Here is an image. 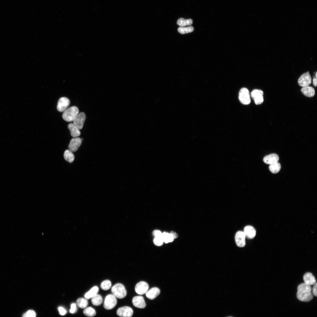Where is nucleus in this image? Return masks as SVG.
<instances>
[{
  "instance_id": "obj_28",
  "label": "nucleus",
  "mask_w": 317,
  "mask_h": 317,
  "mask_svg": "<svg viewBox=\"0 0 317 317\" xmlns=\"http://www.w3.org/2000/svg\"><path fill=\"white\" fill-rule=\"evenodd\" d=\"M84 315L89 317H93L96 315L95 310L91 307L86 308L83 311Z\"/></svg>"
},
{
  "instance_id": "obj_34",
  "label": "nucleus",
  "mask_w": 317,
  "mask_h": 317,
  "mask_svg": "<svg viewBox=\"0 0 317 317\" xmlns=\"http://www.w3.org/2000/svg\"><path fill=\"white\" fill-rule=\"evenodd\" d=\"M162 233L159 230H155L153 232V234L155 237H162Z\"/></svg>"
},
{
  "instance_id": "obj_17",
  "label": "nucleus",
  "mask_w": 317,
  "mask_h": 317,
  "mask_svg": "<svg viewBox=\"0 0 317 317\" xmlns=\"http://www.w3.org/2000/svg\"><path fill=\"white\" fill-rule=\"evenodd\" d=\"M244 232L246 237L248 239H252L255 236L256 231L255 229L252 226L248 225L245 227L244 229Z\"/></svg>"
},
{
  "instance_id": "obj_5",
  "label": "nucleus",
  "mask_w": 317,
  "mask_h": 317,
  "mask_svg": "<svg viewBox=\"0 0 317 317\" xmlns=\"http://www.w3.org/2000/svg\"><path fill=\"white\" fill-rule=\"evenodd\" d=\"M117 303L116 297L113 294H109L105 298L104 307L107 310H110L114 308Z\"/></svg>"
},
{
  "instance_id": "obj_14",
  "label": "nucleus",
  "mask_w": 317,
  "mask_h": 317,
  "mask_svg": "<svg viewBox=\"0 0 317 317\" xmlns=\"http://www.w3.org/2000/svg\"><path fill=\"white\" fill-rule=\"evenodd\" d=\"M132 303L134 306L137 308H143L146 306L144 298L141 296L134 297L132 299Z\"/></svg>"
},
{
  "instance_id": "obj_33",
  "label": "nucleus",
  "mask_w": 317,
  "mask_h": 317,
  "mask_svg": "<svg viewBox=\"0 0 317 317\" xmlns=\"http://www.w3.org/2000/svg\"><path fill=\"white\" fill-rule=\"evenodd\" d=\"M77 310V308L76 304L73 303L71 304V308L70 312L71 313H75Z\"/></svg>"
},
{
  "instance_id": "obj_39",
  "label": "nucleus",
  "mask_w": 317,
  "mask_h": 317,
  "mask_svg": "<svg viewBox=\"0 0 317 317\" xmlns=\"http://www.w3.org/2000/svg\"><path fill=\"white\" fill-rule=\"evenodd\" d=\"M317 72H316V78H317Z\"/></svg>"
},
{
  "instance_id": "obj_13",
  "label": "nucleus",
  "mask_w": 317,
  "mask_h": 317,
  "mask_svg": "<svg viewBox=\"0 0 317 317\" xmlns=\"http://www.w3.org/2000/svg\"><path fill=\"white\" fill-rule=\"evenodd\" d=\"M245 236L243 232L238 231L236 233L235 238L237 245L240 247H243L245 245Z\"/></svg>"
},
{
  "instance_id": "obj_12",
  "label": "nucleus",
  "mask_w": 317,
  "mask_h": 317,
  "mask_svg": "<svg viewBox=\"0 0 317 317\" xmlns=\"http://www.w3.org/2000/svg\"><path fill=\"white\" fill-rule=\"evenodd\" d=\"M82 140L79 137H75L72 139L68 146L69 150L72 152L76 151L80 147Z\"/></svg>"
},
{
  "instance_id": "obj_9",
  "label": "nucleus",
  "mask_w": 317,
  "mask_h": 317,
  "mask_svg": "<svg viewBox=\"0 0 317 317\" xmlns=\"http://www.w3.org/2000/svg\"><path fill=\"white\" fill-rule=\"evenodd\" d=\"M70 104V102L68 99L65 97H62L58 102L57 109L59 112H64L68 109Z\"/></svg>"
},
{
  "instance_id": "obj_26",
  "label": "nucleus",
  "mask_w": 317,
  "mask_h": 317,
  "mask_svg": "<svg viewBox=\"0 0 317 317\" xmlns=\"http://www.w3.org/2000/svg\"><path fill=\"white\" fill-rule=\"evenodd\" d=\"M194 31L193 27L191 26L187 27L180 26L178 29V31L181 34H185L191 33Z\"/></svg>"
},
{
  "instance_id": "obj_2",
  "label": "nucleus",
  "mask_w": 317,
  "mask_h": 317,
  "mask_svg": "<svg viewBox=\"0 0 317 317\" xmlns=\"http://www.w3.org/2000/svg\"><path fill=\"white\" fill-rule=\"evenodd\" d=\"M79 110L76 106H72L65 110L62 115L63 119L67 122L73 121L78 114Z\"/></svg>"
},
{
  "instance_id": "obj_3",
  "label": "nucleus",
  "mask_w": 317,
  "mask_h": 317,
  "mask_svg": "<svg viewBox=\"0 0 317 317\" xmlns=\"http://www.w3.org/2000/svg\"><path fill=\"white\" fill-rule=\"evenodd\" d=\"M111 291L116 298L119 299L124 298L127 295L125 287L121 283H117L114 285L112 288Z\"/></svg>"
},
{
  "instance_id": "obj_36",
  "label": "nucleus",
  "mask_w": 317,
  "mask_h": 317,
  "mask_svg": "<svg viewBox=\"0 0 317 317\" xmlns=\"http://www.w3.org/2000/svg\"><path fill=\"white\" fill-rule=\"evenodd\" d=\"M58 310L60 314L61 315H64L66 313V311L63 307H59L58 308Z\"/></svg>"
},
{
  "instance_id": "obj_24",
  "label": "nucleus",
  "mask_w": 317,
  "mask_h": 317,
  "mask_svg": "<svg viewBox=\"0 0 317 317\" xmlns=\"http://www.w3.org/2000/svg\"><path fill=\"white\" fill-rule=\"evenodd\" d=\"M177 23L181 26H190L193 23V20L191 19H186L183 18H181L177 20Z\"/></svg>"
},
{
  "instance_id": "obj_27",
  "label": "nucleus",
  "mask_w": 317,
  "mask_h": 317,
  "mask_svg": "<svg viewBox=\"0 0 317 317\" xmlns=\"http://www.w3.org/2000/svg\"><path fill=\"white\" fill-rule=\"evenodd\" d=\"M281 168V165L280 163L278 162L270 165L269 167V169L270 171L272 173L274 174L278 173L280 171Z\"/></svg>"
},
{
  "instance_id": "obj_6",
  "label": "nucleus",
  "mask_w": 317,
  "mask_h": 317,
  "mask_svg": "<svg viewBox=\"0 0 317 317\" xmlns=\"http://www.w3.org/2000/svg\"><path fill=\"white\" fill-rule=\"evenodd\" d=\"M299 85L304 87L309 86L311 82V77L308 72L302 74L298 80Z\"/></svg>"
},
{
  "instance_id": "obj_16",
  "label": "nucleus",
  "mask_w": 317,
  "mask_h": 317,
  "mask_svg": "<svg viewBox=\"0 0 317 317\" xmlns=\"http://www.w3.org/2000/svg\"><path fill=\"white\" fill-rule=\"evenodd\" d=\"M304 283L308 285H313L316 283V279L313 274L310 272H307L303 276Z\"/></svg>"
},
{
  "instance_id": "obj_30",
  "label": "nucleus",
  "mask_w": 317,
  "mask_h": 317,
  "mask_svg": "<svg viewBox=\"0 0 317 317\" xmlns=\"http://www.w3.org/2000/svg\"><path fill=\"white\" fill-rule=\"evenodd\" d=\"M111 285L112 284L110 281L108 280H106L101 283L100 287L102 289L107 291L110 288Z\"/></svg>"
},
{
  "instance_id": "obj_21",
  "label": "nucleus",
  "mask_w": 317,
  "mask_h": 317,
  "mask_svg": "<svg viewBox=\"0 0 317 317\" xmlns=\"http://www.w3.org/2000/svg\"><path fill=\"white\" fill-rule=\"evenodd\" d=\"M99 290V288L97 286H93L88 291L85 293L84 297L87 299L91 298L97 294Z\"/></svg>"
},
{
  "instance_id": "obj_19",
  "label": "nucleus",
  "mask_w": 317,
  "mask_h": 317,
  "mask_svg": "<svg viewBox=\"0 0 317 317\" xmlns=\"http://www.w3.org/2000/svg\"><path fill=\"white\" fill-rule=\"evenodd\" d=\"M302 93L305 96L308 97H313L315 94V90L311 87L308 86L303 87L301 90Z\"/></svg>"
},
{
  "instance_id": "obj_32",
  "label": "nucleus",
  "mask_w": 317,
  "mask_h": 317,
  "mask_svg": "<svg viewBox=\"0 0 317 317\" xmlns=\"http://www.w3.org/2000/svg\"><path fill=\"white\" fill-rule=\"evenodd\" d=\"M163 241L162 237H155L154 240V244L158 246H160L162 245Z\"/></svg>"
},
{
  "instance_id": "obj_1",
  "label": "nucleus",
  "mask_w": 317,
  "mask_h": 317,
  "mask_svg": "<svg viewBox=\"0 0 317 317\" xmlns=\"http://www.w3.org/2000/svg\"><path fill=\"white\" fill-rule=\"evenodd\" d=\"M311 286L304 283L300 284L297 287L296 296L300 301L308 302L311 301L313 298Z\"/></svg>"
},
{
  "instance_id": "obj_22",
  "label": "nucleus",
  "mask_w": 317,
  "mask_h": 317,
  "mask_svg": "<svg viewBox=\"0 0 317 317\" xmlns=\"http://www.w3.org/2000/svg\"><path fill=\"white\" fill-rule=\"evenodd\" d=\"M64 156L65 160L70 163L72 162L75 159L72 152L69 150H66L65 151Z\"/></svg>"
},
{
  "instance_id": "obj_31",
  "label": "nucleus",
  "mask_w": 317,
  "mask_h": 317,
  "mask_svg": "<svg viewBox=\"0 0 317 317\" xmlns=\"http://www.w3.org/2000/svg\"><path fill=\"white\" fill-rule=\"evenodd\" d=\"M35 312L33 310H29L24 313L22 316L23 317H35L36 316Z\"/></svg>"
},
{
  "instance_id": "obj_25",
  "label": "nucleus",
  "mask_w": 317,
  "mask_h": 317,
  "mask_svg": "<svg viewBox=\"0 0 317 317\" xmlns=\"http://www.w3.org/2000/svg\"><path fill=\"white\" fill-rule=\"evenodd\" d=\"M77 306L81 308H86L88 305L87 300L85 298H81L78 299L76 301Z\"/></svg>"
},
{
  "instance_id": "obj_18",
  "label": "nucleus",
  "mask_w": 317,
  "mask_h": 317,
  "mask_svg": "<svg viewBox=\"0 0 317 317\" xmlns=\"http://www.w3.org/2000/svg\"><path fill=\"white\" fill-rule=\"evenodd\" d=\"M160 292V290L158 288L153 287L147 291L146 293V296L149 299L153 300L159 294Z\"/></svg>"
},
{
  "instance_id": "obj_10",
  "label": "nucleus",
  "mask_w": 317,
  "mask_h": 317,
  "mask_svg": "<svg viewBox=\"0 0 317 317\" xmlns=\"http://www.w3.org/2000/svg\"><path fill=\"white\" fill-rule=\"evenodd\" d=\"M149 288L148 284L146 282L141 281L137 284L135 286L136 292L138 294L142 295L146 294Z\"/></svg>"
},
{
  "instance_id": "obj_8",
  "label": "nucleus",
  "mask_w": 317,
  "mask_h": 317,
  "mask_svg": "<svg viewBox=\"0 0 317 317\" xmlns=\"http://www.w3.org/2000/svg\"><path fill=\"white\" fill-rule=\"evenodd\" d=\"M117 314L123 317H131L133 314L132 308L128 306H125L119 308L117 311Z\"/></svg>"
},
{
  "instance_id": "obj_11",
  "label": "nucleus",
  "mask_w": 317,
  "mask_h": 317,
  "mask_svg": "<svg viewBox=\"0 0 317 317\" xmlns=\"http://www.w3.org/2000/svg\"><path fill=\"white\" fill-rule=\"evenodd\" d=\"M86 118V117L85 113L81 112L77 115L73 121V124L79 130L83 128Z\"/></svg>"
},
{
  "instance_id": "obj_15",
  "label": "nucleus",
  "mask_w": 317,
  "mask_h": 317,
  "mask_svg": "<svg viewBox=\"0 0 317 317\" xmlns=\"http://www.w3.org/2000/svg\"><path fill=\"white\" fill-rule=\"evenodd\" d=\"M279 159V156L275 154H272L265 156L263 161L266 163L271 165L278 162Z\"/></svg>"
},
{
  "instance_id": "obj_38",
  "label": "nucleus",
  "mask_w": 317,
  "mask_h": 317,
  "mask_svg": "<svg viewBox=\"0 0 317 317\" xmlns=\"http://www.w3.org/2000/svg\"><path fill=\"white\" fill-rule=\"evenodd\" d=\"M317 78L316 77H314L313 79V83L314 86L315 87L317 86Z\"/></svg>"
},
{
  "instance_id": "obj_20",
  "label": "nucleus",
  "mask_w": 317,
  "mask_h": 317,
  "mask_svg": "<svg viewBox=\"0 0 317 317\" xmlns=\"http://www.w3.org/2000/svg\"><path fill=\"white\" fill-rule=\"evenodd\" d=\"M68 128L70 131L71 135L73 137H77L80 135L79 129L73 123L69 124Z\"/></svg>"
},
{
  "instance_id": "obj_35",
  "label": "nucleus",
  "mask_w": 317,
  "mask_h": 317,
  "mask_svg": "<svg viewBox=\"0 0 317 317\" xmlns=\"http://www.w3.org/2000/svg\"><path fill=\"white\" fill-rule=\"evenodd\" d=\"M317 283L316 282L313 285V286L312 289V293L316 297L317 296Z\"/></svg>"
},
{
  "instance_id": "obj_37",
  "label": "nucleus",
  "mask_w": 317,
  "mask_h": 317,
  "mask_svg": "<svg viewBox=\"0 0 317 317\" xmlns=\"http://www.w3.org/2000/svg\"><path fill=\"white\" fill-rule=\"evenodd\" d=\"M173 239L177 238L178 237V234L175 232L173 231H171L170 233Z\"/></svg>"
},
{
  "instance_id": "obj_29",
  "label": "nucleus",
  "mask_w": 317,
  "mask_h": 317,
  "mask_svg": "<svg viewBox=\"0 0 317 317\" xmlns=\"http://www.w3.org/2000/svg\"><path fill=\"white\" fill-rule=\"evenodd\" d=\"M162 238L163 242L166 243L172 242L174 239L170 233L166 232H164L162 233Z\"/></svg>"
},
{
  "instance_id": "obj_7",
  "label": "nucleus",
  "mask_w": 317,
  "mask_h": 317,
  "mask_svg": "<svg viewBox=\"0 0 317 317\" xmlns=\"http://www.w3.org/2000/svg\"><path fill=\"white\" fill-rule=\"evenodd\" d=\"M263 91L258 89L253 90L251 93L252 97L257 105L261 104L263 102Z\"/></svg>"
},
{
  "instance_id": "obj_4",
  "label": "nucleus",
  "mask_w": 317,
  "mask_h": 317,
  "mask_svg": "<svg viewBox=\"0 0 317 317\" xmlns=\"http://www.w3.org/2000/svg\"><path fill=\"white\" fill-rule=\"evenodd\" d=\"M239 99L240 102L244 105H247L250 103L249 92L247 88L243 87L240 89L239 94Z\"/></svg>"
},
{
  "instance_id": "obj_23",
  "label": "nucleus",
  "mask_w": 317,
  "mask_h": 317,
  "mask_svg": "<svg viewBox=\"0 0 317 317\" xmlns=\"http://www.w3.org/2000/svg\"><path fill=\"white\" fill-rule=\"evenodd\" d=\"M91 299V302L93 305L95 306H99L102 303L103 299L102 296L100 295L96 294Z\"/></svg>"
}]
</instances>
